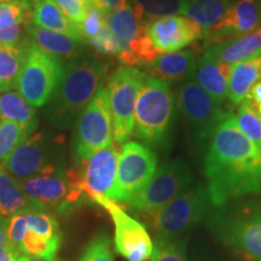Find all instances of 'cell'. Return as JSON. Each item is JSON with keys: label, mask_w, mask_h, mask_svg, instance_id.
Returning <instances> with one entry per match:
<instances>
[{"label": "cell", "mask_w": 261, "mask_h": 261, "mask_svg": "<svg viewBox=\"0 0 261 261\" xmlns=\"http://www.w3.org/2000/svg\"><path fill=\"white\" fill-rule=\"evenodd\" d=\"M204 175L212 205L261 191V149L241 132L226 114L211 137Z\"/></svg>", "instance_id": "obj_1"}, {"label": "cell", "mask_w": 261, "mask_h": 261, "mask_svg": "<svg viewBox=\"0 0 261 261\" xmlns=\"http://www.w3.org/2000/svg\"><path fill=\"white\" fill-rule=\"evenodd\" d=\"M106 71V64L93 58L75 57L64 64L62 79L47 103L48 121L58 128L69 126L102 87Z\"/></svg>", "instance_id": "obj_2"}, {"label": "cell", "mask_w": 261, "mask_h": 261, "mask_svg": "<svg viewBox=\"0 0 261 261\" xmlns=\"http://www.w3.org/2000/svg\"><path fill=\"white\" fill-rule=\"evenodd\" d=\"M175 114V98L168 83L146 75L135 110V136L145 144L165 146Z\"/></svg>", "instance_id": "obj_3"}, {"label": "cell", "mask_w": 261, "mask_h": 261, "mask_svg": "<svg viewBox=\"0 0 261 261\" xmlns=\"http://www.w3.org/2000/svg\"><path fill=\"white\" fill-rule=\"evenodd\" d=\"M8 243L21 255L55 259L62 234L56 218L46 211L28 212L8 221Z\"/></svg>", "instance_id": "obj_4"}, {"label": "cell", "mask_w": 261, "mask_h": 261, "mask_svg": "<svg viewBox=\"0 0 261 261\" xmlns=\"http://www.w3.org/2000/svg\"><path fill=\"white\" fill-rule=\"evenodd\" d=\"M211 204L207 187L196 185L181 192L159 211L149 213V223L159 240H171L200 223Z\"/></svg>", "instance_id": "obj_5"}, {"label": "cell", "mask_w": 261, "mask_h": 261, "mask_svg": "<svg viewBox=\"0 0 261 261\" xmlns=\"http://www.w3.org/2000/svg\"><path fill=\"white\" fill-rule=\"evenodd\" d=\"M146 74L135 67L122 65L109 76L107 86L112 114L113 136L117 144L127 142L135 129V110Z\"/></svg>", "instance_id": "obj_6"}, {"label": "cell", "mask_w": 261, "mask_h": 261, "mask_svg": "<svg viewBox=\"0 0 261 261\" xmlns=\"http://www.w3.org/2000/svg\"><path fill=\"white\" fill-rule=\"evenodd\" d=\"M64 71L61 58L31 44L19 73L16 90L34 108L46 106L56 91Z\"/></svg>", "instance_id": "obj_7"}, {"label": "cell", "mask_w": 261, "mask_h": 261, "mask_svg": "<svg viewBox=\"0 0 261 261\" xmlns=\"http://www.w3.org/2000/svg\"><path fill=\"white\" fill-rule=\"evenodd\" d=\"M113 144V123L107 89L100 87L84 108L74 133V154L80 163Z\"/></svg>", "instance_id": "obj_8"}, {"label": "cell", "mask_w": 261, "mask_h": 261, "mask_svg": "<svg viewBox=\"0 0 261 261\" xmlns=\"http://www.w3.org/2000/svg\"><path fill=\"white\" fill-rule=\"evenodd\" d=\"M106 22L117 42V56L127 67L146 65L159 56L146 34V23L140 22L129 3L106 15Z\"/></svg>", "instance_id": "obj_9"}, {"label": "cell", "mask_w": 261, "mask_h": 261, "mask_svg": "<svg viewBox=\"0 0 261 261\" xmlns=\"http://www.w3.org/2000/svg\"><path fill=\"white\" fill-rule=\"evenodd\" d=\"M156 165L158 158L148 146L137 142L123 144L110 200L128 202L151 180Z\"/></svg>", "instance_id": "obj_10"}, {"label": "cell", "mask_w": 261, "mask_h": 261, "mask_svg": "<svg viewBox=\"0 0 261 261\" xmlns=\"http://www.w3.org/2000/svg\"><path fill=\"white\" fill-rule=\"evenodd\" d=\"M18 184L24 194L45 211L55 208L58 212H68L84 195L79 174L61 169L18 180Z\"/></svg>", "instance_id": "obj_11"}, {"label": "cell", "mask_w": 261, "mask_h": 261, "mask_svg": "<svg viewBox=\"0 0 261 261\" xmlns=\"http://www.w3.org/2000/svg\"><path fill=\"white\" fill-rule=\"evenodd\" d=\"M192 180L189 166L181 160L168 162L156 169L154 177L128 201L137 211L152 213L184 192Z\"/></svg>", "instance_id": "obj_12"}, {"label": "cell", "mask_w": 261, "mask_h": 261, "mask_svg": "<svg viewBox=\"0 0 261 261\" xmlns=\"http://www.w3.org/2000/svg\"><path fill=\"white\" fill-rule=\"evenodd\" d=\"M178 108L196 142L211 139L217 126L226 115L210 94L194 79L181 84L178 91Z\"/></svg>", "instance_id": "obj_13"}, {"label": "cell", "mask_w": 261, "mask_h": 261, "mask_svg": "<svg viewBox=\"0 0 261 261\" xmlns=\"http://www.w3.org/2000/svg\"><path fill=\"white\" fill-rule=\"evenodd\" d=\"M214 230L221 240L249 261H261V208L220 214Z\"/></svg>", "instance_id": "obj_14"}, {"label": "cell", "mask_w": 261, "mask_h": 261, "mask_svg": "<svg viewBox=\"0 0 261 261\" xmlns=\"http://www.w3.org/2000/svg\"><path fill=\"white\" fill-rule=\"evenodd\" d=\"M0 166L17 180L60 169L50 143L41 133H33L19 143Z\"/></svg>", "instance_id": "obj_15"}, {"label": "cell", "mask_w": 261, "mask_h": 261, "mask_svg": "<svg viewBox=\"0 0 261 261\" xmlns=\"http://www.w3.org/2000/svg\"><path fill=\"white\" fill-rule=\"evenodd\" d=\"M106 208L115 225V248L129 261H144L151 256L154 246L148 231L139 221L130 218L115 201L107 197L93 200Z\"/></svg>", "instance_id": "obj_16"}, {"label": "cell", "mask_w": 261, "mask_h": 261, "mask_svg": "<svg viewBox=\"0 0 261 261\" xmlns=\"http://www.w3.org/2000/svg\"><path fill=\"white\" fill-rule=\"evenodd\" d=\"M83 171L79 174L80 185L84 194L91 200L96 197L110 198L115 185L119 151L115 144L107 146L85 160Z\"/></svg>", "instance_id": "obj_17"}, {"label": "cell", "mask_w": 261, "mask_h": 261, "mask_svg": "<svg viewBox=\"0 0 261 261\" xmlns=\"http://www.w3.org/2000/svg\"><path fill=\"white\" fill-rule=\"evenodd\" d=\"M146 34L160 54H173L202 37V29L181 16L155 18L146 23Z\"/></svg>", "instance_id": "obj_18"}, {"label": "cell", "mask_w": 261, "mask_h": 261, "mask_svg": "<svg viewBox=\"0 0 261 261\" xmlns=\"http://www.w3.org/2000/svg\"><path fill=\"white\" fill-rule=\"evenodd\" d=\"M261 27V0H237L231 4L223 19L208 31L213 45L225 38H241Z\"/></svg>", "instance_id": "obj_19"}, {"label": "cell", "mask_w": 261, "mask_h": 261, "mask_svg": "<svg viewBox=\"0 0 261 261\" xmlns=\"http://www.w3.org/2000/svg\"><path fill=\"white\" fill-rule=\"evenodd\" d=\"M230 65L220 63L213 57L203 55L196 63L192 79L198 84L218 104L227 98V80Z\"/></svg>", "instance_id": "obj_20"}, {"label": "cell", "mask_w": 261, "mask_h": 261, "mask_svg": "<svg viewBox=\"0 0 261 261\" xmlns=\"http://www.w3.org/2000/svg\"><path fill=\"white\" fill-rule=\"evenodd\" d=\"M204 55L230 67L249 58L259 57L261 56V27L244 37L212 45Z\"/></svg>", "instance_id": "obj_21"}, {"label": "cell", "mask_w": 261, "mask_h": 261, "mask_svg": "<svg viewBox=\"0 0 261 261\" xmlns=\"http://www.w3.org/2000/svg\"><path fill=\"white\" fill-rule=\"evenodd\" d=\"M196 63L197 61L192 51H177L158 56L145 67L151 74L150 76L167 83V81L192 79Z\"/></svg>", "instance_id": "obj_22"}, {"label": "cell", "mask_w": 261, "mask_h": 261, "mask_svg": "<svg viewBox=\"0 0 261 261\" xmlns=\"http://www.w3.org/2000/svg\"><path fill=\"white\" fill-rule=\"evenodd\" d=\"M37 211L45 210L28 197L19 187L17 179L0 166V215L10 219L14 215Z\"/></svg>", "instance_id": "obj_23"}, {"label": "cell", "mask_w": 261, "mask_h": 261, "mask_svg": "<svg viewBox=\"0 0 261 261\" xmlns=\"http://www.w3.org/2000/svg\"><path fill=\"white\" fill-rule=\"evenodd\" d=\"M28 37L35 46L58 58L79 57L84 50L85 42H81L69 35L51 32L47 29L31 24L27 25Z\"/></svg>", "instance_id": "obj_24"}, {"label": "cell", "mask_w": 261, "mask_h": 261, "mask_svg": "<svg viewBox=\"0 0 261 261\" xmlns=\"http://www.w3.org/2000/svg\"><path fill=\"white\" fill-rule=\"evenodd\" d=\"M33 24L47 29V31L69 35V37L86 44L79 25L73 23L55 4L54 0H37L34 3L33 5Z\"/></svg>", "instance_id": "obj_25"}, {"label": "cell", "mask_w": 261, "mask_h": 261, "mask_svg": "<svg viewBox=\"0 0 261 261\" xmlns=\"http://www.w3.org/2000/svg\"><path fill=\"white\" fill-rule=\"evenodd\" d=\"M261 56L231 65L227 80V98L237 106L248 99L250 90L260 79Z\"/></svg>", "instance_id": "obj_26"}, {"label": "cell", "mask_w": 261, "mask_h": 261, "mask_svg": "<svg viewBox=\"0 0 261 261\" xmlns=\"http://www.w3.org/2000/svg\"><path fill=\"white\" fill-rule=\"evenodd\" d=\"M32 41L28 40L15 46L0 44V93L16 89Z\"/></svg>", "instance_id": "obj_27"}, {"label": "cell", "mask_w": 261, "mask_h": 261, "mask_svg": "<svg viewBox=\"0 0 261 261\" xmlns=\"http://www.w3.org/2000/svg\"><path fill=\"white\" fill-rule=\"evenodd\" d=\"M230 6L231 0H185L182 15L208 32L223 19Z\"/></svg>", "instance_id": "obj_28"}, {"label": "cell", "mask_w": 261, "mask_h": 261, "mask_svg": "<svg viewBox=\"0 0 261 261\" xmlns=\"http://www.w3.org/2000/svg\"><path fill=\"white\" fill-rule=\"evenodd\" d=\"M12 121L23 126L29 132L37 128V112L23 97L16 91L0 94V122Z\"/></svg>", "instance_id": "obj_29"}, {"label": "cell", "mask_w": 261, "mask_h": 261, "mask_svg": "<svg viewBox=\"0 0 261 261\" xmlns=\"http://www.w3.org/2000/svg\"><path fill=\"white\" fill-rule=\"evenodd\" d=\"M27 10L23 3L0 4V44L12 46L21 44Z\"/></svg>", "instance_id": "obj_30"}, {"label": "cell", "mask_w": 261, "mask_h": 261, "mask_svg": "<svg viewBox=\"0 0 261 261\" xmlns=\"http://www.w3.org/2000/svg\"><path fill=\"white\" fill-rule=\"evenodd\" d=\"M185 0H132L133 10L139 19L142 17L161 18L182 14Z\"/></svg>", "instance_id": "obj_31"}, {"label": "cell", "mask_w": 261, "mask_h": 261, "mask_svg": "<svg viewBox=\"0 0 261 261\" xmlns=\"http://www.w3.org/2000/svg\"><path fill=\"white\" fill-rule=\"evenodd\" d=\"M234 120L241 132L261 149V119L252 100L246 99L241 103Z\"/></svg>", "instance_id": "obj_32"}, {"label": "cell", "mask_w": 261, "mask_h": 261, "mask_svg": "<svg viewBox=\"0 0 261 261\" xmlns=\"http://www.w3.org/2000/svg\"><path fill=\"white\" fill-rule=\"evenodd\" d=\"M33 133L23 126L12 121L0 122V163L10 155V152Z\"/></svg>", "instance_id": "obj_33"}, {"label": "cell", "mask_w": 261, "mask_h": 261, "mask_svg": "<svg viewBox=\"0 0 261 261\" xmlns=\"http://www.w3.org/2000/svg\"><path fill=\"white\" fill-rule=\"evenodd\" d=\"M80 261H114L109 238L106 234L94 238L85 249Z\"/></svg>", "instance_id": "obj_34"}, {"label": "cell", "mask_w": 261, "mask_h": 261, "mask_svg": "<svg viewBox=\"0 0 261 261\" xmlns=\"http://www.w3.org/2000/svg\"><path fill=\"white\" fill-rule=\"evenodd\" d=\"M106 23V15L89 3V11H87L86 17H85L83 23L79 25L85 41L87 42V40L96 37Z\"/></svg>", "instance_id": "obj_35"}, {"label": "cell", "mask_w": 261, "mask_h": 261, "mask_svg": "<svg viewBox=\"0 0 261 261\" xmlns=\"http://www.w3.org/2000/svg\"><path fill=\"white\" fill-rule=\"evenodd\" d=\"M150 257L151 261H187L181 248L169 240H159Z\"/></svg>", "instance_id": "obj_36"}, {"label": "cell", "mask_w": 261, "mask_h": 261, "mask_svg": "<svg viewBox=\"0 0 261 261\" xmlns=\"http://www.w3.org/2000/svg\"><path fill=\"white\" fill-rule=\"evenodd\" d=\"M62 12L75 24L80 25L89 11V0H54Z\"/></svg>", "instance_id": "obj_37"}, {"label": "cell", "mask_w": 261, "mask_h": 261, "mask_svg": "<svg viewBox=\"0 0 261 261\" xmlns=\"http://www.w3.org/2000/svg\"><path fill=\"white\" fill-rule=\"evenodd\" d=\"M87 42L99 54L107 55V56H117L119 55L117 42L107 23L100 29V32L98 33L96 37L87 40Z\"/></svg>", "instance_id": "obj_38"}, {"label": "cell", "mask_w": 261, "mask_h": 261, "mask_svg": "<svg viewBox=\"0 0 261 261\" xmlns=\"http://www.w3.org/2000/svg\"><path fill=\"white\" fill-rule=\"evenodd\" d=\"M89 3L99 11H102L104 15H108L123 8L128 2L127 0H89Z\"/></svg>", "instance_id": "obj_39"}, {"label": "cell", "mask_w": 261, "mask_h": 261, "mask_svg": "<svg viewBox=\"0 0 261 261\" xmlns=\"http://www.w3.org/2000/svg\"><path fill=\"white\" fill-rule=\"evenodd\" d=\"M18 255H21V254L15 252L8 242L4 246H0V261H16Z\"/></svg>", "instance_id": "obj_40"}, {"label": "cell", "mask_w": 261, "mask_h": 261, "mask_svg": "<svg viewBox=\"0 0 261 261\" xmlns=\"http://www.w3.org/2000/svg\"><path fill=\"white\" fill-rule=\"evenodd\" d=\"M248 99L252 100V103L255 104V106L256 104H261V81H257L252 87Z\"/></svg>", "instance_id": "obj_41"}, {"label": "cell", "mask_w": 261, "mask_h": 261, "mask_svg": "<svg viewBox=\"0 0 261 261\" xmlns=\"http://www.w3.org/2000/svg\"><path fill=\"white\" fill-rule=\"evenodd\" d=\"M9 219L0 215V246H4L8 242V236H6V230H8Z\"/></svg>", "instance_id": "obj_42"}, {"label": "cell", "mask_w": 261, "mask_h": 261, "mask_svg": "<svg viewBox=\"0 0 261 261\" xmlns=\"http://www.w3.org/2000/svg\"><path fill=\"white\" fill-rule=\"evenodd\" d=\"M16 261H61L57 260L56 257L55 259H42V257H34V256H27V255H18L17 260Z\"/></svg>", "instance_id": "obj_43"}, {"label": "cell", "mask_w": 261, "mask_h": 261, "mask_svg": "<svg viewBox=\"0 0 261 261\" xmlns=\"http://www.w3.org/2000/svg\"><path fill=\"white\" fill-rule=\"evenodd\" d=\"M37 2V0H22V3H23V5L25 6V8H33V5H34V3Z\"/></svg>", "instance_id": "obj_44"}, {"label": "cell", "mask_w": 261, "mask_h": 261, "mask_svg": "<svg viewBox=\"0 0 261 261\" xmlns=\"http://www.w3.org/2000/svg\"><path fill=\"white\" fill-rule=\"evenodd\" d=\"M6 3H22V0H0V4H6Z\"/></svg>", "instance_id": "obj_45"}, {"label": "cell", "mask_w": 261, "mask_h": 261, "mask_svg": "<svg viewBox=\"0 0 261 261\" xmlns=\"http://www.w3.org/2000/svg\"><path fill=\"white\" fill-rule=\"evenodd\" d=\"M254 107H255V109H256V112H257V114H259V116H260V119H261V104H254Z\"/></svg>", "instance_id": "obj_46"}, {"label": "cell", "mask_w": 261, "mask_h": 261, "mask_svg": "<svg viewBox=\"0 0 261 261\" xmlns=\"http://www.w3.org/2000/svg\"><path fill=\"white\" fill-rule=\"evenodd\" d=\"M260 76H261V71H260Z\"/></svg>", "instance_id": "obj_47"}]
</instances>
